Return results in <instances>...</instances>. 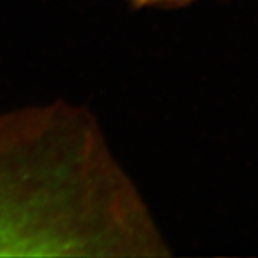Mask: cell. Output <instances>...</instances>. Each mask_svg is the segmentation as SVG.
I'll list each match as a JSON object with an SVG mask.
<instances>
[{
  "instance_id": "6da1fadb",
  "label": "cell",
  "mask_w": 258,
  "mask_h": 258,
  "mask_svg": "<svg viewBox=\"0 0 258 258\" xmlns=\"http://www.w3.org/2000/svg\"><path fill=\"white\" fill-rule=\"evenodd\" d=\"M138 6H171L186 0H134Z\"/></svg>"
}]
</instances>
